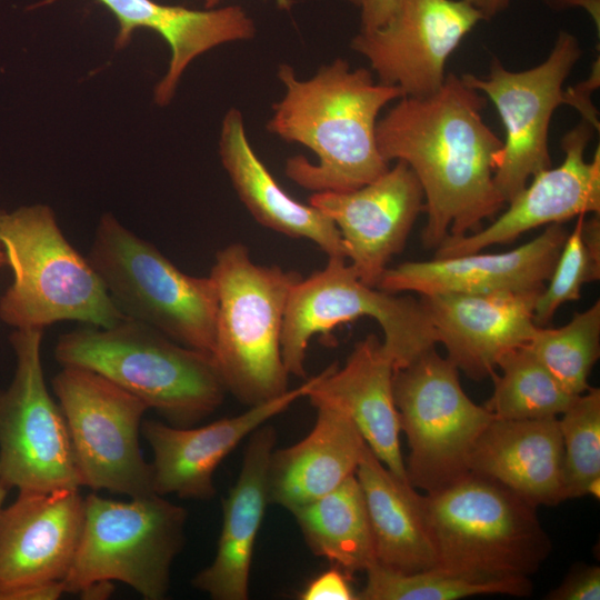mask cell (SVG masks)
<instances>
[{"label":"cell","instance_id":"1f68e13d","mask_svg":"<svg viewBox=\"0 0 600 600\" xmlns=\"http://www.w3.org/2000/svg\"><path fill=\"white\" fill-rule=\"evenodd\" d=\"M600 279L599 214L586 220L579 216L556 261L549 283L539 293L533 312L536 326L551 321L566 302L577 301L584 284Z\"/></svg>","mask_w":600,"mask_h":600},{"label":"cell","instance_id":"277c9868","mask_svg":"<svg viewBox=\"0 0 600 600\" xmlns=\"http://www.w3.org/2000/svg\"><path fill=\"white\" fill-rule=\"evenodd\" d=\"M437 567L473 581L529 577L551 552L536 507L500 482L467 472L421 494Z\"/></svg>","mask_w":600,"mask_h":600},{"label":"cell","instance_id":"ba28073f","mask_svg":"<svg viewBox=\"0 0 600 600\" xmlns=\"http://www.w3.org/2000/svg\"><path fill=\"white\" fill-rule=\"evenodd\" d=\"M187 510L157 493L118 501L84 498L81 536L63 580L82 596L99 583L120 581L146 600H162L171 567L186 541Z\"/></svg>","mask_w":600,"mask_h":600},{"label":"cell","instance_id":"e575fe53","mask_svg":"<svg viewBox=\"0 0 600 600\" xmlns=\"http://www.w3.org/2000/svg\"><path fill=\"white\" fill-rule=\"evenodd\" d=\"M349 574L338 567L329 569L314 579L300 592L301 600H358L349 582Z\"/></svg>","mask_w":600,"mask_h":600},{"label":"cell","instance_id":"ffe728a7","mask_svg":"<svg viewBox=\"0 0 600 600\" xmlns=\"http://www.w3.org/2000/svg\"><path fill=\"white\" fill-rule=\"evenodd\" d=\"M568 231L553 223L534 239L504 252L434 257L388 267L377 288L391 292L483 293L541 290L551 276Z\"/></svg>","mask_w":600,"mask_h":600},{"label":"cell","instance_id":"7c38bea8","mask_svg":"<svg viewBox=\"0 0 600 600\" xmlns=\"http://www.w3.org/2000/svg\"><path fill=\"white\" fill-rule=\"evenodd\" d=\"M42 329H14L11 383L0 390V477L9 489H79L61 408L49 393L41 361Z\"/></svg>","mask_w":600,"mask_h":600},{"label":"cell","instance_id":"ac0fdd59","mask_svg":"<svg viewBox=\"0 0 600 600\" xmlns=\"http://www.w3.org/2000/svg\"><path fill=\"white\" fill-rule=\"evenodd\" d=\"M322 371L263 403L248 407L240 414L204 426H172L160 420L141 423V433L152 450V491L181 499L210 500L216 494L213 476L220 463L256 429L306 398Z\"/></svg>","mask_w":600,"mask_h":600},{"label":"cell","instance_id":"603a6c76","mask_svg":"<svg viewBox=\"0 0 600 600\" xmlns=\"http://www.w3.org/2000/svg\"><path fill=\"white\" fill-rule=\"evenodd\" d=\"M97 1L118 21L116 49L126 47L140 28L159 33L169 44V67L154 88V101L159 106L171 101L181 76L197 57L223 43L250 40L257 33L253 19L238 4L194 10L153 0Z\"/></svg>","mask_w":600,"mask_h":600},{"label":"cell","instance_id":"8fae6325","mask_svg":"<svg viewBox=\"0 0 600 600\" xmlns=\"http://www.w3.org/2000/svg\"><path fill=\"white\" fill-rule=\"evenodd\" d=\"M52 390L64 417L81 487L129 498L154 493L139 432L148 407L103 376L63 366Z\"/></svg>","mask_w":600,"mask_h":600},{"label":"cell","instance_id":"d4e9b609","mask_svg":"<svg viewBox=\"0 0 600 600\" xmlns=\"http://www.w3.org/2000/svg\"><path fill=\"white\" fill-rule=\"evenodd\" d=\"M311 404L317 416L310 432L294 444L274 449L270 459V503L289 512L356 474L367 444L343 410L328 402Z\"/></svg>","mask_w":600,"mask_h":600},{"label":"cell","instance_id":"e0dca14e","mask_svg":"<svg viewBox=\"0 0 600 600\" xmlns=\"http://www.w3.org/2000/svg\"><path fill=\"white\" fill-rule=\"evenodd\" d=\"M594 127L581 121L561 139L564 159L556 168H547L532 177L507 204V210L488 227L471 234L447 238L434 257L460 256L482 251L487 247L514 241L541 226L562 223L579 216L600 211V148L591 161L584 151Z\"/></svg>","mask_w":600,"mask_h":600},{"label":"cell","instance_id":"8d00e7d4","mask_svg":"<svg viewBox=\"0 0 600 600\" xmlns=\"http://www.w3.org/2000/svg\"><path fill=\"white\" fill-rule=\"evenodd\" d=\"M360 10V31L384 26L399 10L402 0H346Z\"/></svg>","mask_w":600,"mask_h":600},{"label":"cell","instance_id":"5bb4252c","mask_svg":"<svg viewBox=\"0 0 600 600\" xmlns=\"http://www.w3.org/2000/svg\"><path fill=\"white\" fill-rule=\"evenodd\" d=\"M79 489L19 491L0 511V600H56L81 536Z\"/></svg>","mask_w":600,"mask_h":600},{"label":"cell","instance_id":"ab89813d","mask_svg":"<svg viewBox=\"0 0 600 600\" xmlns=\"http://www.w3.org/2000/svg\"><path fill=\"white\" fill-rule=\"evenodd\" d=\"M221 0H203L204 9L216 8ZM278 6L281 9L289 10L292 6L291 0H277Z\"/></svg>","mask_w":600,"mask_h":600},{"label":"cell","instance_id":"f35d334b","mask_svg":"<svg viewBox=\"0 0 600 600\" xmlns=\"http://www.w3.org/2000/svg\"><path fill=\"white\" fill-rule=\"evenodd\" d=\"M467 3L476 8L484 20H490L498 13L506 10L510 0H464Z\"/></svg>","mask_w":600,"mask_h":600},{"label":"cell","instance_id":"7a4b0ae2","mask_svg":"<svg viewBox=\"0 0 600 600\" xmlns=\"http://www.w3.org/2000/svg\"><path fill=\"white\" fill-rule=\"evenodd\" d=\"M277 76L286 93L272 106L267 130L306 146L318 158L311 163L302 156L290 157L284 168L289 179L313 192H344L388 170L377 144V118L387 103L404 97L401 89L374 82L364 68L351 70L342 58L308 80H299L286 63Z\"/></svg>","mask_w":600,"mask_h":600},{"label":"cell","instance_id":"484cf974","mask_svg":"<svg viewBox=\"0 0 600 600\" xmlns=\"http://www.w3.org/2000/svg\"><path fill=\"white\" fill-rule=\"evenodd\" d=\"M219 154L224 170L251 216L281 234L307 239L328 258L347 259L341 234L318 208L297 201L277 182L252 149L240 110L230 108L221 123Z\"/></svg>","mask_w":600,"mask_h":600},{"label":"cell","instance_id":"8992f818","mask_svg":"<svg viewBox=\"0 0 600 600\" xmlns=\"http://www.w3.org/2000/svg\"><path fill=\"white\" fill-rule=\"evenodd\" d=\"M218 308L212 357L227 391L251 407L288 389L281 332L292 287L302 278L253 262L239 242L220 249L210 274Z\"/></svg>","mask_w":600,"mask_h":600},{"label":"cell","instance_id":"d6986e66","mask_svg":"<svg viewBox=\"0 0 600 600\" xmlns=\"http://www.w3.org/2000/svg\"><path fill=\"white\" fill-rule=\"evenodd\" d=\"M541 290L437 293L420 301L447 358L480 381L496 372L504 353L529 341Z\"/></svg>","mask_w":600,"mask_h":600},{"label":"cell","instance_id":"9a60e30c","mask_svg":"<svg viewBox=\"0 0 600 600\" xmlns=\"http://www.w3.org/2000/svg\"><path fill=\"white\" fill-rule=\"evenodd\" d=\"M482 20L464 0H402L384 26L360 31L351 49L367 58L379 82L404 97H428L443 84L450 54Z\"/></svg>","mask_w":600,"mask_h":600},{"label":"cell","instance_id":"4316f807","mask_svg":"<svg viewBox=\"0 0 600 600\" xmlns=\"http://www.w3.org/2000/svg\"><path fill=\"white\" fill-rule=\"evenodd\" d=\"M356 477L366 501L377 564L400 573L436 568L421 494L396 477L367 444Z\"/></svg>","mask_w":600,"mask_h":600},{"label":"cell","instance_id":"7402d4cb","mask_svg":"<svg viewBox=\"0 0 600 600\" xmlns=\"http://www.w3.org/2000/svg\"><path fill=\"white\" fill-rule=\"evenodd\" d=\"M394 364L382 341L368 334L342 368L328 366L306 398L328 402L353 421L367 446L400 480L409 482L400 448V421L393 394Z\"/></svg>","mask_w":600,"mask_h":600},{"label":"cell","instance_id":"d6a6232c","mask_svg":"<svg viewBox=\"0 0 600 600\" xmlns=\"http://www.w3.org/2000/svg\"><path fill=\"white\" fill-rule=\"evenodd\" d=\"M559 419L563 442L564 499L600 490V390L590 387Z\"/></svg>","mask_w":600,"mask_h":600},{"label":"cell","instance_id":"4dcf8cb0","mask_svg":"<svg viewBox=\"0 0 600 600\" xmlns=\"http://www.w3.org/2000/svg\"><path fill=\"white\" fill-rule=\"evenodd\" d=\"M361 600H456L479 594L528 597L533 586L528 577L502 581L469 580L433 568L414 573H400L377 563L367 571Z\"/></svg>","mask_w":600,"mask_h":600},{"label":"cell","instance_id":"f546056e","mask_svg":"<svg viewBox=\"0 0 600 600\" xmlns=\"http://www.w3.org/2000/svg\"><path fill=\"white\" fill-rule=\"evenodd\" d=\"M526 346L569 393H584L600 356V301L562 327L536 326Z\"/></svg>","mask_w":600,"mask_h":600},{"label":"cell","instance_id":"cb8c5ba5","mask_svg":"<svg viewBox=\"0 0 600 600\" xmlns=\"http://www.w3.org/2000/svg\"><path fill=\"white\" fill-rule=\"evenodd\" d=\"M468 467L469 471L500 482L536 508L566 500L558 418H494L476 441Z\"/></svg>","mask_w":600,"mask_h":600},{"label":"cell","instance_id":"44dd1931","mask_svg":"<svg viewBox=\"0 0 600 600\" xmlns=\"http://www.w3.org/2000/svg\"><path fill=\"white\" fill-rule=\"evenodd\" d=\"M277 432L268 422L244 448L234 484L222 500V527L212 562L192 578V587L213 600H247L251 562L269 498V464Z\"/></svg>","mask_w":600,"mask_h":600},{"label":"cell","instance_id":"5b68a950","mask_svg":"<svg viewBox=\"0 0 600 600\" xmlns=\"http://www.w3.org/2000/svg\"><path fill=\"white\" fill-rule=\"evenodd\" d=\"M0 242L12 272L0 297L2 322L14 329L44 330L60 321L107 328L124 318L49 206L0 211Z\"/></svg>","mask_w":600,"mask_h":600},{"label":"cell","instance_id":"30bf717a","mask_svg":"<svg viewBox=\"0 0 600 600\" xmlns=\"http://www.w3.org/2000/svg\"><path fill=\"white\" fill-rule=\"evenodd\" d=\"M393 394L410 484L431 492L469 472L470 452L494 416L467 396L458 368L431 348L394 370Z\"/></svg>","mask_w":600,"mask_h":600},{"label":"cell","instance_id":"b9f144b4","mask_svg":"<svg viewBox=\"0 0 600 600\" xmlns=\"http://www.w3.org/2000/svg\"><path fill=\"white\" fill-rule=\"evenodd\" d=\"M7 266L6 254L0 242V268Z\"/></svg>","mask_w":600,"mask_h":600},{"label":"cell","instance_id":"9c48e42d","mask_svg":"<svg viewBox=\"0 0 600 600\" xmlns=\"http://www.w3.org/2000/svg\"><path fill=\"white\" fill-rule=\"evenodd\" d=\"M368 317L383 332V347L398 370L437 343L421 303L360 280L347 259L328 258L326 267L291 289L281 332V357L290 376L306 378L309 341L337 326Z\"/></svg>","mask_w":600,"mask_h":600},{"label":"cell","instance_id":"3957f363","mask_svg":"<svg viewBox=\"0 0 600 600\" xmlns=\"http://www.w3.org/2000/svg\"><path fill=\"white\" fill-rule=\"evenodd\" d=\"M54 358L61 367L103 376L172 426L199 423L228 392L212 354L128 318L111 327L86 324L61 334Z\"/></svg>","mask_w":600,"mask_h":600},{"label":"cell","instance_id":"6da1fadb","mask_svg":"<svg viewBox=\"0 0 600 600\" xmlns=\"http://www.w3.org/2000/svg\"><path fill=\"white\" fill-rule=\"evenodd\" d=\"M486 104L482 93L449 73L433 94L402 97L377 121L382 158L403 161L422 188L427 249L479 230L506 206L494 184L503 141L483 121Z\"/></svg>","mask_w":600,"mask_h":600},{"label":"cell","instance_id":"836d02e7","mask_svg":"<svg viewBox=\"0 0 600 600\" xmlns=\"http://www.w3.org/2000/svg\"><path fill=\"white\" fill-rule=\"evenodd\" d=\"M548 600H599L600 568L576 563L563 581L547 596Z\"/></svg>","mask_w":600,"mask_h":600},{"label":"cell","instance_id":"4fadbf2b","mask_svg":"<svg viewBox=\"0 0 600 600\" xmlns=\"http://www.w3.org/2000/svg\"><path fill=\"white\" fill-rule=\"evenodd\" d=\"M581 52L578 39L561 30L547 59L531 69L510 71L494 58L488 77L461 76L491 100L504 127L494 184L506 204L533 176L551 167L549 126L554 110L566 103L562 86Z\"/></svg>","mask_w":600,"mask_h":600},{"label":"cell","instance_id":"83f0119b","mask_svg":"<svg viewBox=\"0 0 600 600\" xmlns=\"http://www.w3.org/2000/svg\"><path fill=\"white\" fill-rule=\"evenodd\" d=\"M292 513L311 552L351 576L377 563L364 497L356 474Z\"/></svg>","mask_w":600,"mask_h":600},{"label":"cell","instance_id":"f1b7e54d","mask_svg":"<svg viewBox=\"0 0 600 600\" xmlns=\"http://www.w3.org/2000/svg\"><path fill=\"white\" fill-rule=\"evenodd\" d=\"M484 407L504 420L558 418L576 400L524 344L504 353Z\"/></svg>","mask_w":600,"mask_h":600},{"label":"cell","instance_id":"d590c367","mask_svg":"<svg viewBox=\"0 0 600 600\" xmlns=\"http://www.w3.org/2000/svg\"><path fill=\"white\" fill-rule=\"evenodd\" d=\"M600 59L598 58L593 66L589 78L574 87L564 90L566 104L576 108L582 116V119L589 121L594 129L599 130V120L597 110L591 103V93L599 87L600 83Z\"/></svg>","mask_w":600,"mask_h":600},{"label":"cell","instance_id":"74e56055","mask_svg":"<svg viewBox=\"0 0 600 600\" xmlns=\"http://www.w3.org/2000/svg\"><path fill=\"white\" fill-rule=\"evenodd\" d=\"M553 10L581 8L589 13L600 33V0H543Z\"/></svg>","mask_w":600,"mask_h":600},{"label":"cell","instance_id":"52a82bcc","mask_svg":"<svg viewBox=\"0 0 600 600\" xmlns=\"http://www.w3.org/2000/svg\"><path fill=\"white\" fill-rule=\"evenodd\" d=\"M86 257L124 318L212 354L218 293L210 276L181 271L111 213L99 220Z\"/></svg>","mask_w":600,"mask_h":600},{"label":"cell","instance_id":"2e32d148","mask_svg":"<svg viewBox=\"0 0 600 600\" xmlns=\"http://www.w3.org/2000/svg\"><path fill=\"white\" fill-rule=\"evenodd\" d=\"M309 203L333 221L360 280L377 287L391 258L403 249L424 199L412 170L398 160L358 189L314 192Z\"/></svg>","mask_w":600,"mask_h":600},{"label":"cell","instance_id":"60d3db41","mask_svg":"<svg viewBox=\"0 0 600 600\" xmlns=\"http://www.w3.org/2000/svg\"><path fill=\"white\" fill-rule=\"evenodd\" d=\"M9 490L10 489L7 487V484L2 481L0 477V511L3 508V501Z\"/></svg>","mask_w":600,"mask_h":600}]
</instances>
